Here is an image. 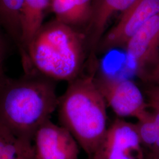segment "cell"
<instances>
[{"instance_id":"obj_16","label":"cell","mask_w":159,"mask_h":159,"mask_svg":"<svg viewBox=\"0 0 159 159\" xmlns=\"http://www.w3.org/2000/svg\"><path fill=\"white\" fill-rule=\"evenodd\" d=\"M148 104V107L153 109L152 113L153 114L154 119L155 120V121L156 123V125L157 126V130H158V134H157V139L156 143V144L154 147L153 150L150 152H146V153H159V108L154 106L153 105Z\"/></svg>"},{"instance_id":"obj_3","label":"cell","mask_w":159,"mask_h":159,"mask_svg":"<svg viewBox=\"0 0 159 159\" xmlns=\"http://www.w3.org/2000/svg\"><path fill=\"white\" fill-rule=\"evenodd\" d=\"M93 75L77 77L68 83L58 98L61 125L67 129L91 159L107 130V104Z\"/></svg>"},{"instance_id":"obj_15","label":"cell","mask_w":159,"mask_h":159,"mask_svg":"<svg viewBox=\"0 0 159 159\" xmlns=\"http://www.w3.org/2000/svg\"><path fill=\"white\" fill-rule=\"evenodd\" d=\"M10 42L12 43L11 41L0 25V81L7 76L5 73L4 64L9 52Z\"/></svg>"},{"instance_id":"obj_7","label":"cell","mask_w":159,"mask_h":159,"mask_svg":"<svg viewBox=\"0 0 159 159\" xmlns=\"http://www.w3.org/2000/svg\"><path fill=\"white\" fill-rule=\"evenodd\" d=\"M33 142L37 159H78L80 146L62 125L47 120L36 131Z\"/></svg>"},{"instance_id":"obj_11","label":"cell","mask_w":159,"mask_h":159,"mask_svg":"<svg viewBox=\"0 0 159 159\" xmlns=\"http://www.w3.org/2000/svg\"><path fill=\"white\" fill-rule=\"evenodd\" d=\"M93 0H51L57 21L73 27L90 19Z\"/></svg>"},{"instance_id":"obj_4","label":"cell","mask_w":159,"mask_h":159,"mask_svg":"<svg viewBox=\"0 0 159 159\" xmlns=\"http://www.w3.org/2000/svg\"><path fill=\"white\" fill-rule=\"evenodd\" d=\"M94 80L107 107L117 116L138 119L148 111V104L134 81L106 74L94 77Z\"/></svg>"},{"instance_id":"obj_18","label":"cell","mask_w":159,"mask_h":159,"mask_svg":"<svg viewBox=\"0 0 159 159\" xmlns=\"http://www.w3.org/2000/svg\"><path fill=\"white\" fill-rule=\"evenodd\" d=\"M8 159H37L35 153V150L26 153L22 154Z\"/></svg>"},{"instance_id":"obj_14","label":"cell","mask_w":159,"mask_h":159,"mask_svg":"<svg viewBox=\"0 0 159 159\" xmlns=\"http://www.w3.org/2000/svg\"><path fill=\"white\" fill-rule=\"evenodd\" d=\"M137 130L146 152L153 150L157 139L158 130L152 112L148 111L137 119Z\"/></svg>"},{"instance_id":"obj_17","label":"cell","mask_w":159,"mask_h":159,"mask_svg":"<svg viewBox=\"0 0 159 159\" xmlns=\"http://www.w3.org/2000/svg\"><path fill=\"white\" fill-rule=\"evenodd\" d=\"M146 92L149 98V101L159 103V84L150 87Z\"/></svg>"},{"instance_id":"obj_8","label":"cell","mask_w":159,"mask_h":159,"mask_svg":"<svg viewBox=\"0 0 159 159\" xmlns=\"http://www.w3.org/2000/svg\"><path fill=\"white\" fill-rule=\"evenodd\" d=\"M159 13V0H137L123 12L118 23L106 35L105 49L125 47L137 31Z\"/></svg>"},{"instance_id":"obj_13","label":"cell","mask_w":159,"mask_h":159,"mask_svg":"<svg viewBox=\"0 0 159 159\" xmlns=\"http://www.w3.org/2000/svg\"><path fill=\"white\" fill-rule=\"evenodd\" d=\"M34 150L33 143L21 139L0 125V159H8Z\"/></svg>"},{"instance_id":"obj_10","label":"cell","mask_w":159,"mask_h":159,"mask_svg":"<svg viewBox=\"0 0 159 159\" xmlns=\"http://www.w3.org/2000/svg\"><path fill=\"white\" fill-rule=\"evenodd\" d=\"M137 0H93L90 21L91 41L94 45L100 39L111 17L125 11Z\"/></svg>"},{"instance_id":"obj_21","label":"cell","mask_w":159,"mask_h":159,"mask_svg":"<svg viewBox=\"0 0 159 159\" xmlns=\"http://www.w3.org/2000/svg\"><path fill=\"white\" fill-rule=\"evenodd\" d=\"M158 64H159V63H158V64H157V65H158Z\"/></svg>"},{"instance_id":"obj_5","label":"cell","mask_w":159,"mask_h":159,"mask_svg":"<svg viewBox=\"0 0 159 159\" xmlns=\"http://www.w3.org/2000/svg\"><path fill=\"white\" fill-rule=\"evenodd\" d=\"M136 124L117 119L108 127L102 142L90 159H146Z\"/></svg>"},{"instance_id":"obj_6","label":"cell","mask_w":159,"mask_h":159,"mask_svg":"<svg viewBox=\"0 0 159 159\" xmlns=\"http://www.w3.org/2000/svg\"><path fill=\"white\" fill-rule=\"evenodd\" d=\"M125 47L127 57L134 64L137 74L147 81L159 62V13L137 31Z\"/></svg>"},{"instance_id":"obj_19","label":"cell","mask_w":159,"mask_h":159,"mask_svg":"<svg viewBox=\"0 0 159 159\" xmlns=\"http://www.w3.org/2000/svg\"><path fill=\"white\" fill-rule=\"evenodd\" d=\"M146 159H159V153H146Z\"/></svg>"},{"instance_id":"obj_12","label":"cell","mask_w":159,"mask_h":159,"mask_svg":"<svg viewBox=\"0 0 159 159\" xmlns=\"http://www.w3.org/2000/svg\"><path fill=\"white\" fill-rule=\"evenodd\" d=\"M24 0H0V25L17 49L21 45V12Z\"/></svg>"},{"instance_id":"obj_1","label":"cell","mask_w":159,"mask_h":159,"mask_svg":"<svg viewBox=\"0 0 159 159\" xmlns=\"http://www.w3.org/2000/svg\"><path fill=\"white\" fill-rule=\"evenodd\" d=\"M84 51L83 34L54 20L43 25L20 56L24 74L70 83L80 76Z\"/></svg>"},{"instance_id":"obj_9","label":"cell","mask_w":159,"mask_h":159,"mask_svg":"<svg viewBox=\"0 0 159 159\" xmlns=\"http://www.w3.org/2000/svg\"><path fill=\"white\" fill-rule=\"evenodd\" d=\"M51 0H24L21 12V40L18 49L21 54L43 26Z\"/></svg>"},{"instance_id":"obj_20","label":"cell","mask_w":159,"mask_h":159,"mask_svg":"<svg viewBox=\"0 0 159 159\" xmlns=\"http://www.w3.org/2000/svg\"><path fill=\"white\" fill-rule=\"evenodd\" d=\"M149 104L151 105H153L154 106H156L159 108V102H152V101H149V102H148Z\"/></svg>"},{"instance_id":"obj_2","label":"cell","mask_w":159,"mask_h":159,"mask_svg":"<svg viewBox=\"0 0 159 159\" xmlns=\"http://www.w3.org/2000/svg\"><path fill=\"white\" fill-rule=\"evenodd\" d=\"M56 81L39 75L0 81V125L33 143L36 131L58 104Z\"/></svg>"}]
</instances>
